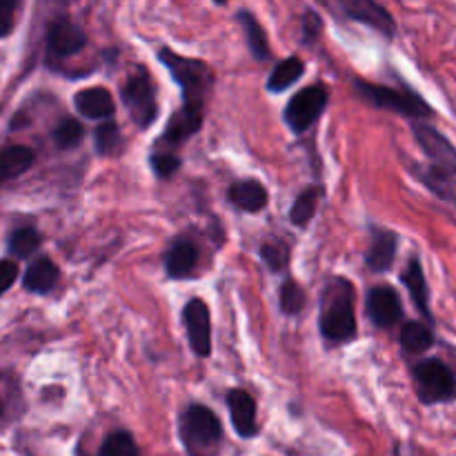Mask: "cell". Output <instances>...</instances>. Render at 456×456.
<instances>
[{
  "label": "cell",
  "mask_w": 456,
  "mask_h": 456,
  "mask_svg": "<svg viewBox=\"0 0 456 456\" xmlns=\"http://www.w3.org/2000/svg\"><path fill=\"white\" fill-rule=\"evenodd\" d=\"M356 289L343 276H337L328 283L321 301L319 328L325 341L350 343L356 337V314H354Z\"/></svg>",
  "instance_id": "6da1fadb"
},
{
  "label": "cell",
  "mask_w": 456,
  "mask_h": 456,
  "mask_svg": "<svg viewBox=\"0 0 456 456\" xmlns=\"http://www.w3.org/2000/svg\"><path fill=\"white\" fill-rule=\"evenodd\" d=\"M414 138H417L419 147L423 154L430 159V165L423 172V183L430 187L435 194L444 196V199H452V181L456 176V150L452 142L436 132L432 125L414 123Z\"/></svg>",
  "instance_id": "7a4b0ae2"
},
{
  "label": "cell",
  "mask_w": 456,
  "mask_h": 456,
  "mask_svg": "<svg viewBox=\"0 0 456 456\" xmlns=\"http://www.w3.org/2000/svg\"><path fill=\"white\" fill-rule=\"evenodd\" d=\"M159 61L167 67L172 78L181 85L183 105L194 107V110H205L209 92L214 85V71L208 62L199 58H187L172 49L163 47L159 52Z\"/></svg>",
  "instance_id": "3957f363"
},
{
  "label": "cell",
  "mask_w": 456,
  "mask_h": 456,
  "mask_svg": "<svg viewBox=\"0 0 456 456\" xmlns=\"http://www.w3.org/2000/svg\"><path fill=\"white\" fill-rule=\"evenodd\" d=\"M181 441L190 456H216L223 441V426L216 414L205 405L194 403L178 419Z\"/></svg>",
  "instance_id": "277c9868"
},
{
  "label": "cell",
  "mask_w": 456,
  "mask_h": 456,
  "mask_svg": "<svg viewBox=\"0 0 456 456\" xmlns=\"http://www.w3.org/2000/svg\"><path fill=\"white\" fill-rule=\"evenodd\" d=\"M354 92L368 105L379 107V110L395 111V114L405 116V118L419 120L432 116L430 105L417 92H412L408 87L399 89L377 83H365V80H354Z\"/></svg>",
  "instance_id": "5b68a950"
},
{
  "label": "cell",
  "mask_w": 456,
  "mask_h": 456,
  "mask_svg": "<svg viewBox=\"0 0 456 456\" xmlns=\"http://www.w3.org/2000/svg\"><path fill=\"white\" fill-rule=\"evenodd\" d=\"M319 3L323 4L325 9H330L334 16L372 27L374 31H379V34L387 40L395 38V18H392V13L387 12L383 4H379L377 0H319Z\"/></svg>",
  "instance_id": "8992f818"
},
{
  "label": "cell",
  "mask_w": 456,
  "mask_h": 456,
  "mask_svg": "<svg viewBox=\"0 0 456 456\" xmlns=\"http://www.w3.org/2000/svg\"><path fill=\"white\" fill-rule=\"evenodd\" d=\"M414 386L421 403L435 405L452 401L456 396V379L448 365L439 359H426L414 365Z\"/></svg>",
  "instance_id": "52a82bcc"
},
{
  "label": "cell",
  "mask_w": 456,
  "mask_h": 456,
  "mask_svg": "<svg viewBox=\"0 0 456 456\" xmlns=\"http://www.w3.org/2000/svg\"><path fill=\"white\" fill-rule=\"evenodd\" d=\"M120 96H123L125 107H127L129 116L134 123L141 129H147L154 125L156 116H159V102H156V87L151 83L150 74L142 67H138L125 85L120 87Z\"/></svg>",
  "instance_id": "ba28073f"
},
{
  "label": "cell",
  "mask_w": 456,
  "mask_h": 456,
  "mask_svg": "<svg viewBox=\"0 0 456 456\" xmlns=\"http://www.w3.org/2000/svg\"><path fill=\"white\" fill-rule=\"evenodd\" d=\"M325 107H328V89L323 83H314L289 98L283 118L294 134H303L321 118Z\"/></svg>",
  "instance_id": "9c48e42d"
},
{
  "label": "cell",
  "mask_w": 456,
  "mask_h": 456,
  "mask_svg": "<svg viewBox=\"0 0 456 456\" xmlns=\"http://www.w3.org/2000/svg\"><path fill=\"white\" fill-rule=\"evenodd\" d=\"M183 321H185L191 352L200 359L209 356V352H212V319H209V310L205 301L191 298L185 310H183Z\"/></svg>",
  "instance_id": "30bf717a"
},
{
  "label": "cell",
  "mask_w": 456,
  "mask_h": 456,
  "mask_svg": "<svg viewBox=\"0 0 456 456\" xmlns=\"http://www.w3.org/2000/svg\"><path fill=\"white\" fill-rule=\"evenodd\" d=\"M368 316L377 328L390 330L403 319V305H401L399 294L392 288H374L368 294Z\"/></svg>",
  "instance_id": "8fae6325"
},
{
  "label": "cell",
  "mask_w": 456,
  "mask_h": 456,
  "mask_svg": "<svg viewBox=\"0 0 456 456\" xmlns=\"http://www.w3.org/2000/svg\"><path fill=\"white\" fill-rule=\"evenodd\" d=\"M203 127V110H194V107H185L174 111L172 118H169L167 127H165L163 136H160V147H167V150H176L181 147L187 138L194 136L199 129Z\"/></svg>",
  "instance_id": "7c38bea8"
},
{
  "label": "cell",
  "mask_w": 456,
  "mask_h": 456,
  "mask_svg": "<svg viewBox=\"0 0 456 456\" xmlns=\"http://www.w3.org/2000/svg\"><path fill=\"white\" fill-rule=\"evenodd\" d=\"M85 45H87V36H85V31L80 29L78 25H74L71 20L61 18V20L49 25L47 49L52 56L56 58L74 56V53H78Z\"/></svg>",
  "instance_id": "4fadbf2b"
},
{
  "label": "cell",
  "mask_w": 456,
  "mask_h": 456,
  "mask_svg": "<svg viewBox=\"0 0 456 456\" xmlns=\"http://www.w3.org/2000/svg\"><path fill=\"white\" fill-rule=\"evenodd\" d=\"M227 408H230L232 426H234L236 435L243 436V439L256 436V401H254V396L249 392L230 390V395H227Z\"/></svg>",
  "instance_id": "5bb4252c"
},
{
  "label": "cell",
  "mask_w": 456,
  "mask_h": 456,
  "mask_svg": "<svg viewBox=\"0 0 456 456\" xmlns=\"http://www.w3.org/2000/svg\"><path fill=\"white\" fill-rule=\"evenodd\" d=\"M196 263H199V248L194 240L185 239V236L174 240L165 254V272L169 279H190L196 270Z\"/></svg>",
  "instance_id": "9a60e30c"
},
{
  "label": "cell",
  "mask_w": 456,
  "mask_h": 456,
  "mask_svg": "<svg viewBox=\"0 0 456 456\" xmlns=\"http://www.w3.org/2000/svg\"><path fill=\"white\" fill-rule=\"evenodd\" d=\"M396 243H399V239H396L395 232L372 227V240H370L368 254H365V263H368L370 270L377 272V274L390 270L396 256Z\"/></svg>",
  "instance_id": "2e32d148"
},
{
  "label": "cell",
  "mask_w": 456,
  "mask_h": 456,
  "mask_svg": "<svg viewBox=\"0 0 456 456\" xmlns=\"http://www.w3.org/2000/svg\"><path fill=\"white\" fill-rule=\"evenodd\" d=\"M74 105L80 111V116L89 120H105L114 116L116 111L114 98H111V94L105 87L83 89V92L76 94Z\"/></svg>",
  "instance_id": "e0dca14e"
},
{
  "label": "cell",
  "mask_w": 456,
  "mask_h": 456,
  "mask_svg": "<svg viewBox=\"0 0 456 456\" xmlns=\"http://www.w3.org/2000/svg\"><path fill=\"white\" fill-rule=\"evenodd\" d=\"M227 196H230L232 205H236V208L249 214H256L261 212V209H265L267 200H270L265 185L254 181V178L234 183V185L230 187V191H227Z\"/></svg>",
  "instance_id": "ac0fdd59"
},
{
  "label": "cell",
  "mask_w": 456,
  "mask_h": 456,
  "mask_svg": "<svg viewBox=\"0 0 456 456\" xmlns=\"http://www.w3.org/2000/svg\"><path fill=\"white\" fill-rule=\"evenodd\" d=\"M401 281H403V285L408 288L410 297H412L414 305L419 307V312H421L428 321H432L430 292H428V281H426V274H423L419 258H412V261L408 263V267H405L403 274H401Z\"/></svg>",
  "instance_id": "d6986e66"
},
{
  "label": "cell",
  "mask_w": 456,
  "mask_h": 456,
  "mask_svg": "<svg viewBox=\"0 0 456 456\" xmlns=\"http://www.w3.org/2000/svg\"><path fill=\"white\" fill-rule=\"evenodd\" d=\"M58 276H61V272H58L56 263H53L52 258L43 256V258H38V261H34L29 267H27L25 281H22V285H25L27 292L47 294V292H52L53 288H56Z\"/></svg>",
  "instance_id": "ffe728a7"
},
{
  "label": "cell",
  "mask_w": 456,
  "mask_h": 456,
  "mask_svg": "<svg viewBox=\"0 0 456 456\" xmlns=\"http://www.w3.org/2000/svg\"><path fill=\"white\" fill-rule=\"evenodd\" d=\"M34 163V151L25 145H9L0 150V185L20 176Z\"/></svg>",
  "instance_id": "44dd1931"
},
{
  "label": "cell",
  "mask_w": 456,
  "mask_h": 456,
  "mask_svg": "<svg viewBox=\"0 0 456 456\" xmlns=\"http://www.w3.org/2000/svg\"><path fill=\"white\" fill-rule=\"evenodd\" d=\"M303 74H305V62H303L301 58H285V61H281L279 65L274 67V71H272L270 78H267V89H270L272 94L285 92V89L292 87Z\"/></svg>",
  "instance_id": "7402d4cb"
},
{
  "label": "cell",
  "mask_w": 456,
  "mask_h": 456,
  "mask_svg": "<svg viewBox=\"0 0 456 456\" xmlns=\"http://www.w3.org/2000/svg\"><path fill=\"white\" fill-rule=\"evenodd\" d=\"M239 22L245 31V40H248V47L252 52V56L256 61H267L270 58V43H267L265 29L261 27V22L249 12H239Z\"/></svg>",
  "instance_id": "603a6c76"
},
{
  "label": "cell",
  "mask_w": 456,
  "mask_h": 456,
  "mask_svg": "<svg viewBox=\"0 0 456 456\" xmlns=\"http://www.w3.org/2000/svg\"><path fill=\"white\" fill-rule=\"evenodd\" d=\"M435 343V334L428 328L426 323H419V321H408L401 330V347H403L408 354H423L428 352Z\"/></svg>",
  "instance_id": "cb8c5ba5"
},
{
  "label": "cell",
  "mask_w": 456,
  "mask_h": 456,
  "mask_svg": "<svg viewBox=\"0 0 456 456\" xmlns=\"http://www.w3.org/2000/svg\"><path fill=\"white\" fill-rule=\"evenodd\" d=\"M321 200V187H307L305 191L297 196L292 209H289V221L297 227H305L314 218L316 208Z\"/></svg>",
  "instance_id": "d4e9b609"
},
{
  "label": "cell",
  "mask_w": 456,
  "mask_h": 456,
  "mask_svg": "<svg viewBox=\"0 0 456 456\" xmlns=\"http://www.w3.org/2000/svg\"><path fill=\"white\" fill-rule=\"evenodd\" d=\"M52 138H53V142L61 147V150H74V147H78L85 138L83 123L76 118H71V116H67V118H62L61 123L53 127Z\"/></svg>",
  "instance_id": "484cf974"
},
{
  "label": "cell",
  "mask_w": 456,
  "mask_h": 456,
  "mask_svg": "<svg viewBox=\"0 0 456 456\" xmlns=\"http://www.w3.org/2000/svg\"><path fill=\"white\" fill-rule=\"evenodd\" d=\"M98 456H141V450L129 432L116 430L102 441Z\"/></svg>",
  "instance_id": "4316f807"
},
{
  "label": "cell",
  "mask_w": 456,
  "mask_h": 456,
  "mask_svg": "<svg viewBox=\"0 0 456 456\" xmlns=\"http://www.w3.org/2000/svg\"><path fill=\"white\" fill-rule=\"evenodd\" d=\"M94 142H96V151L101 156L118 154L120 145H123L118 125L111 123V120H105L102 125H98L96 132H94Z\"/></svg>",
  "instance_id": "83f0119b"
},
{
  "label": "cell",
  "mask_w": 456,
  "mask_h": 456,
  "mask_svg": "<svg viewBox=\"0 0 456 456\" xmlns=\"http://www.w3.org/2000/svg\"><path fill=\"white\" fill-rule=\"evenodd\" d=\"M281 298V312L288 316L298 314L305 307V289L297 283L294 279H288L279 289Z\"/></svg>",
  "instance_id": "f1b7e54d"
},
{
  "label": "cell",
  "mask_w": 456,
  "mask_h": 456,
  "mask_svg": "<svg viewBox=\"0 0 456 456\" xmlns=\"http://www.w3.org/2000/svg\"><path fill=\"white\" fill-rule=\"evenodd\" d=\"M40 245V234L34 230V227H22V230H16L12 236H9V252L16 258H27L38 249Z\"/></svg>",
  "instance_id": "f546056e"
},
{
  "label": "cell",
  "mask_w": 456,
  "mask_h": 456,
  "mask_svg": "<svg viewBox=\"0 0 456 456\" xmlns=\"http://www.w3.org/2000/svg\"><path fill=\"white\" fill-rule=\"evenodd\" d=\"M261 258L272 272H283L289 261V249L283 240H265L261 245Z\"/></svg>",
  "instance_id": "4dcf8cb0"
},
{
  "label": "cell",
  "mask_w": 456,
  "mask_h": 456,
  "mask_svg": "<svg viewBox=\"0 0 456 456\" xmlns=\"http://www.w3.org/2000/svg\"><path fill=\"white\" fill-rule=\"evenodd\" d=\"M150 165L151 169H154V174L159 178H163V181H167V178H172L174 174L181 169V159H178L174 151H151L150 156Z\"/></svg>",
  "instance_id": "1f68e13d"
},
{
  "label": "cell",
  "mask_w": 456,
  "mask_h": 456,
  "mask_svg": "<svg viewBox=\"0 0 456 456\" xmlns=\"http://www.w3.org/2000/svg\"><path fill=\"white\" fill-rule=\"evenodd\" d=\"M321 29H323V20L316 12H305L303 13V20H301V43L303 45H314L319 40Z\"/></svg>",
  "instance_id": "d6a6232c"
},
{
  "label": "cell",
  "mask_w": 456,
  "mask_h": 456,
  "mask_svg": "<svg viewBox=\"0 0 456 456\" xmlns=\"http://www.w3.org/2000/svg\"><path fill=\"white\" fill-rule=\"evenodd\" d=\"M18 4H20V0H0V38L12 34Z\"/></svg>",
  "instance_id": "836d02e7"
},
{
  "label": "cell",
  "mask_w": 456,
  "mask_h": 456,
  "mask_svg": "<svg viewBox=\"0 0 456 456\" xmlns=\"http://www.w3.org/2000/svg\"><path fill=\"white\" fill-rule=\"evenodd\" d=\"M16 279L18 265L13 261H9V258H3V261H0V297L16 283Z\"/></svg>",
  "instance_id": "e575fe53"
},
{
  "label": "cell",
  "mask_w": 456,
  "mask_h": 456,
  "mask_svg": "<svg viewBox=\"0 0 456 456\" xmlns=\"http://www.w3.org/2000/svg\"><path fill=\"white\" fill-rule=\"evenodd\" d=\"M395 456H426L421 450L412 448V445H396Z\"/></svg>",
  "instance_id": "d590c367"
},
{
  "label": "cell",
  "mask_w": 456,
  "mask_h": 456,
  "mask_svg": "<svg viewBox=\"0 0 456 456\" xmlns=\"http://www.w3.org/2000/svg\"><path fill=\"white\" fill-rule=\"evenodd\" d=\"M214 3H216V4H225L227 0H214Z\"/></svg>",
  "instance_id": "8d00e7d4"
},
{
  "label": "cell",
  "mask_w": 456,
  "mask_h": 456,
  "mask_svg": "<svg viewBox=\"0 0 456 456\" xmlns=\"http://www.w3.org/2000/svg\"><path fill=\"white\" fill-rule=\"evenodd\" d=\"M0 414H3V401H0Z\"/></svg>",
  "instance_id": "74e56055"
}]
</instances>
